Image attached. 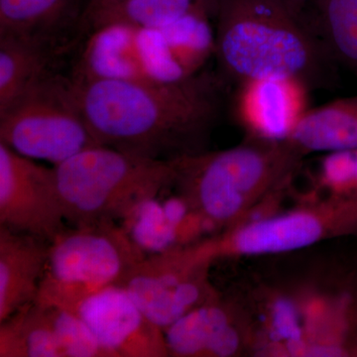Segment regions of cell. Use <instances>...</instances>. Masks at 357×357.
Returning a JSON list of instances; mask_svg holds the SVG:
<instances>
[{
  "label": "cell",
  "mask_w": 357,
  "mask_h": 357,
  "mask_svg": "<svg viewBox=\"0 0 357 357\" xmlns=\"http://www.w3.org/2000/svg\"><path fill=\"white\" fill-rule=\"evenodd\" d=\"M70 81L98 144L161 161L208 150L227 84L208 73L170 83Z\"/></svg>",
  "instance_id": "6da1fadb"
},
{
  "label": "cell",
  "mask_w": 357,
  "mask_h": 357,
  "mask_svg": "<svg viewBox=\"0 0 357 357\" xmlns=\"http://www.w3.org/2000/svg\"><path fill=\"white\" fill-rule=\"evenodd\" d=\"M220 77L238 84L290 77L311 89L337 86L338 68L314 26L287 0H215Z\"/></svg>",
  "instance_id": "7a4b0ae2"
},
{
  "label": "cell",
  "mask_w": 357,
  "mask_h": 357,
  "mask_svg": "<svg viewBox=\"0 0 357 357\" xmlns=\"http://www.w3.org/2000/svg\"><path fill=\"white\" fill-rule=\"evenodd\" d=\"M304 159L286 141L244 139L229 149L172 160L174 188L185 208L223 231L278 199Z\"/></svg>",
  "instance_id": "3957f363"
},
{
  "label": "cell",
  "mask_w": 357,
  "mask_h": 357,
  "mask_svg": "<svg viewBox=\"0 0 357 357\" xmlns=\"http://www.w3.org/2000/svg\"><path fill=\"white\" fill-rule=\"evenodd\" d=\"M55 168L66 220L79 225L129 217L174 187L172 162L91 147Z\"/></svg>",
  "instance_id": "277c9868"
},
{
  "label": "cell",
  "mask_w": 357,
  "mask_h": 357,
  "mask_svg": "<svg viewBox=\"0 0 357 357\" xmlns=\"http://www.w3.org/2000/svg\"><path fill=\"white\" fill-rule=\"evenodd\" d=\"M145 256L139 243L115 222L66 229L50 243L34 301L74 312L89 296L121 287Z\"/></svg>",
  "instance_id": "5b68a950"
},
{
  "label": "cell",
  "mask_w": 357,
  "mask_h": 357,
  "mask_svg": "<svg viewBox=\"0 0 357 357\" xmlns=\"http://www.w3.org/2000/svg\"><path fill=\"white\" fill-rule=\"evenodd\" d=\"M349 236H357V197L305 194L289 210L251 218L208 241L217 261L284 255Z\"/></svg>",
  "instance_id": "8992f818"
},
{
  "label": "cell",
  "mask_w": 357,
  "mask_h": 357,
  "mask_svg": "<svg viewBox=\"0 0 357 357\" xmlns=\"http://www.w3.org/2000/svg\"><path fill=\"white\" fill-rule=\"evenodd\" d=\"M0 142L54 165L100 145L77 105L69 77L58 75L0 112Z\"/></svg>",
  "instance_id": "52a82bcc"
},
{
  "label": "cell",
  "mask_w": 357,
  "mask_h": 357,
  "mask_svg": "<svg viewBox=\"0 0 357 357\" xmlns=\"http://www.w3.org/2000/svg\"><path fill=\"white\" fill-rule=\"evenodd\" d=\"M215 261L206 238L174 246L145 256L121 287L165 331L220 294L210 278Z\"/></svg>",
  "instance_id": "ba28073f"
},
{
  "label": "cell",
  "mask_w": 357,
  "mask_h": 357,
  "mask_svg": "<svg viewBox=\"0 0 357 357\" xmlns=\"http://www.w3.org/2000/svg\"><path fill=\"white\" fill-rule=\"evenodd\" d=\"M187 77H190L174 58L161 28L109 25L91 31L70 79L158 84Z\"/></svg>",
  "instance_id": "9c48e42d"
},
{
  "label": "cell",
  "mask_w": 357,
  "mask_h": 357,
  "mask_svg": "<svg viewBox=\"0 0 357 357\" xmlns=\"http://www.w3.org/2000/svg\"><path fill=\"white\" fill-rule=\"evenodd\" d=\"M55 168L0 142V225L51 241L66 229Z\"/></svg>",
  "instance_id": "30bf717a"
},
{
  "label": "cell",
  "mask_w": 357,
  "mask_h": 357,
  "mask_svg": "<svg viewBox=\"0 0 357 357\" xmlns=\"http://www.w3.org/2000/svg\"><path fill=\"white\" fill-rule=\"evenodd\" d=\"M169 356H255V324L243 300L218 294L165 331Z\"/></svg>",
  "instance_id": "8fae6325"
},
{
  "label": "cell",
  "mask_w": 357,
  "mask_h": 357,
  "mask_svg": "<svg viewBox=\"0 0 357 357\" xmlns=\"http://www.w3.org/2000/svg\"><path fill=\"white\" fill-rule=\"evenodd\" d=\"M76 312L110 357H168L165 333L122 287L112 286L79 303Z\"/></svg>",
  "instance_id": "7c38bea8"
},
{
  "label": "cell",
  "mask_w": 357,
  "mask_h": 357,
  "mask_svg": "<svg viewBox=\"0 0 357 357\" xmlns=\"http://www.w3.org/2000/svg\"><path fill=\"white\" fill-rule=\"evenodd\" d=\"M234 114L245 139H288L309 107L311 89L290 77H268L236 86Z\"/></svg>",
  "instance_id": "4fadbf2b"
},
{
  "label": "cell",
  "mask_w": 357,
  "mask_h": 357,
  "mask_svg": "<svg viewBox=\"0 0 357 357\" xmlns=\"http://www.w3.org/2000/svg\"><path fill=\"white\" fill-rule=\"evenodd\" d=\"M50 241L0 225V323L36 299Z\"/></svg>",
  "instance_id": "5bb4252c"
},
{
  "label": "cell",
  "mask_w": 357,
  "mask_h": 357,
  "mask_svg": "<svg viewBox=\"0 0 357 357\" xmlns=\"http://www.w3.org/2000/svg\"><path fill=\"white\" fill-rule=\"evenodd\" d=\"M286 142L303 158L357 148V96L310 109Z\"/></svg>",
  "instance_id": "9a60e30c"
},
{
  "label": "cell",
  "mask_w": 357,
  "mask_h": 357,
  "mask_svg": "<svg viewBox=\"0 0 357 357\" xmlns=\"http://www.w3.org/2000/svg\"><path fill=\"white\" fill-rule=\"evenodd\" d=\"M83 0H0V36L55 45L75 20H81Z\"/></svg>",
  "instance_id": "2e32d148"
},
{
  "label": "cell",
  "mask_w": 357,
  "mask_h": 357,
  "mask_svg": "<svg viewBox=\"0 0 357 357\" xmlns=\"http://www.w3.org/2000/svg\"><path fill=\"white\" fill-rule=\"evenodd\" d=\"M53 45L0 36V112L53 76Z\"/></svg>",
  "instance_id": "e0dca14e"
},
{
  "label": "cell",
  "mask_w": 357,
  "mask_h": 357,
  "mask_svg": "<svg viewBox=\"0 0 357 357\" xmlns=\"http://www.w3.org/2000/svg\"><path fill=\"white\" fill-rule=\"evenodd\" d=\"M0 357H66L50 306L33 301L0 323Z\"/></svg>",
  "instance_id": "ac0fdd59"
},
{
  "label": "cell",
  "mask_w": 357,
  "mask_h": 357,
  "mask_svg": "<svg viewBox=\"0 0 357 357\" xmlns=\"http://www.w3.org/2000/svg\"><path fill=\"white\" fill-rule=\"evenodd\" d=\"M213 0H119L81 20L89 32L103 26L160 29Z\"/></svg>",
  "instance_id": "d6986e66"
},
{
  "label": "cell",
  "mask_w": 357,
  "mask_h": 357,
  "mask_svg": "<svg viewBox=\"0 0 357 357\" xmlns=\"http://www.w3.org/2000/svg\"><path fill=\"white\" fill-rule=\"evenodd\" d=\"M312 26L335 63L357 79V0H317Z\"/></svg>",
  "instance_id": "ffe728a7"
},
{
  "label": "cell",
  "mask_w": 357,
  "mask_h": 357,
  "mask_svg": "<svg viewBox=\"0 0 357 357\" xmlns=\"http://www.w3.org/2000/svg\"><path fill=\"white\" fill-rule=\"evenodd\" d=\"M208 6L197 7L161 28L174 58L189 77L198 74L211 54H215V32L208 21Z\"/></svg>",
  "instance_id": "44dd1931"
},
{
  "label": "cell",
  "mask_w": 357,
  "mask_h": 357,
  "mask_svg": "<svg viewBox=\"0 0 357 357\" xmlns=\"http://www.w3.org/2000/svg\"><path fill=\"white\" fill-rule=\"evenodd\" d=\"M314 197H357V148L321 154L311 175Z\"/></svg>",
  "instance_id": "7402d4cb"
},
{
  "label": "cell",
  "mask_w": 357,
  "mask_h": 357,
  "mask_svg": "<svg viewBox=\"0 0 357 357\" xmlns=\"http://www.w3.org/2000/svg\"><path fill=\"white\" fill-rule=\"evenodd\" d=\"M119 1V0H88L86 8L83 15H82L81 20L89 14L96 13V11L100 10L103 7L110 6V4L114 3V2Z\"/></svg>",
  "instance_id": "603a6c76"
},
{
  "label": "cell",
  "mask_w": 357,
  "mask_h": 357,
  "mask_svg": "<svg viewBox=\"0 0 357 357\" xmlns=\"http://www.w3.org/2000/svg\"><path fill=\"white\" fill-rule=\"evenodd\" d=\"M287 1H288V0H287Z\"/></svg>",
  "instance_id": "cb8c5ba5"
}]
</instances>
